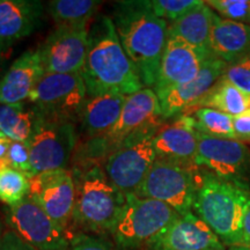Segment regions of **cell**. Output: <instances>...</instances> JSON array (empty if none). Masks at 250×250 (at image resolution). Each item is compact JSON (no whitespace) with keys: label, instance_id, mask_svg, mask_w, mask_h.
Returning <instances> with one entry per match:
<instances>
[{"label":"cell","instance_id":"obj_1","mask_svg":"<svg viewBox=\"0 0 250 250\" xmlns=\"http://www.w3.org/2000/svg\"><path fill=\"white\" fill-rule=\"evenodd\" d=\"M110 18L143 86L153 89L167 45L168 22L156 17L147 0L115 2Z\"/></svg>","mask_w":250,"mask_h":250},{"label":"cell","instance_id":"obj_2","mask_svg":"<svg viewBox=\"0 0 250 250\" xmlns=\"http://www.w3.org/2000/svg\"><path fill=\"white\" fill-rule=\"evenodd\" d=\"M87 98L107 93L129 96L145 88L124 51L111 18L100 15L88 33V50L83 72Z\"/></svg>","mask_w":250,"mask_h":250},{"label":"cell","instance_id":"obj_3","mask_svg":"<svg viewBox=\"0 0 250 250\" xmlns=\"http://www.w3.org/2000/svg\"><path fill=\"white\" fill-rule=\"evenodd\" d=\"M192 208L224 245L241 246L243 221L250 210L248 184L202 173Z\"/></svg>","mask_w":250,"mask_h":250},{"label":"cell","instance_id":"obj_4","mask_svg":"<svg viewBox=\"0 0 250 250\" xmlns=\"http://www.w3.org/2000/svg\"><path fill=\"white\" fill-rule=\"evenodd\" d=\"M76 205L72 220L94 233H110L116 226L126 197L110 182L102 166L83 165L72 171Z\"/></svg>","mask_w":250,"mask_h":250},{"label":"cell","instance_id":"obj_5","mask_svg":"<svg viewBox=\"0 0 250 250\" xmlns=\"http://www.w3.org/2000/svg\"><path fill=\"white\" fill-rule=\"evenodd\" d=\"M160 100L152 88H143L126 96L116 125L105 137L89 139L85 145L83 165L98 164L122 146L153 137L161 124Z\"/></svg>","mask_w":250,"mask_h":250},{"label":"cell","instance_id":"obj_6","mask_svg":"<svg viewBox=\"0 0 250 250\" xmlns=\"http://www.w3.org/2000/svg\"><path fill=\"white\" fill-rule=\"evenodd\" d=\"M125 197L126 202L111 232L116 246L124 250L147 245L180 215L169 205L155 199L134 193Z\"/></svg>","mask_w":250,"mask_h":250},{"label":"cell","instance_id":"obj_7","mask_svg":"<svg viewBox=\"0 0 250 250\" xmlns=\"http://www.w3.org/2000/svg\"><path fill=\"white\" fill-rule=\"evenodd\" d=\"M198 169L156 159L136 195L165 203L181 215L189 213L201 181Z\"/></svg>","mask_w":250,"mask_h":250},{"label":"cell","instance_id":"obj_8","mask_svg":"<svg viewBox=\"0 0 250 250\" xmlns=\"http://www.w3.org/2000/svg\"><path fill=\"white\" fill-rule=\"evenodd\" d=\"M86 100L81 73H43L28 101L41 117L76 123Z\"/></svg>","mask_w":250,"mask_h":250},{"label":"cell","instance_id":"obj_9","mask_svg":"<svg viewBox=\"0 0 250 250\" xmlns=\"http://www.w3.org/2000/svg\"><path fill=\"white\" fill-rule=\"evenodd\" d=\"M77 138L76 124L72 122L40 116L33 137L28 143L34 175L67 169Z\"/></svg>","mask_w":250,"mask_h":250},{"label":"cell","instance_id":"obj_10","mask_svg":"<svg viewBox=\"0 0 250 250\" xmlns=\"http://www.w3.org/2000/svg\"><path fill=\"white\" fill-rule=\"evenodd\" d=\"M6 220L13 232L36 250H67L73 236L30 197L8 206Z\"/></svg>","mask_w":250,"mask_h":250},{"label":"cell","instance_id":"obj_11","mask_svg":"<svg viewBox=\"0 0 250 250\" xmlns=\"http://www.w3.org/2000/svg\"><path fill=\"white\" fill-rule=\"evenodd\" d=\"M87 27L57 26L37 49L44 73H81L88 50Z\"/></svg>","mask_w":250,"mask_h":250},{"label":"cell","instance_id":"obj_12","mask_svg":"<svg viewBox=\"0 0 250 250\" xmlns=\"http://www.w3.org/2000/svg\"><path fill=\"white\" fill-rule=\"evenodd\" d=\"M28 197L68 232V224L76 205V183L71 170L58 169L35 174L29 179Z\"/></svg>","mask_w":250,"mask_h":250},{"label":"cell","instance_id":"obj_13","mask_svg":"<svg viewBox=\"0 0 250 250\" xmlns=\"http://www.w3.org/2000/svg\"><path fill=\"white\" fill-rule=\"evenodd\" d=\"M196 165L208 168L220 179L247 184L243 179L250 171V149L240 140L198 132Z\"/></svg>","mask_w":250,"mask_h":250},{"label":"cell","instance_id":"obj_14","mask_svg":"<svg viewBox=\"0 0 250 250\" xmlns=\"http://www.w3.org/2000/svg\"><path fill=\"white\" fill-rule=\"evenodd\" d=\"M152 138L122 146L112 152L103 164L108 179L125 196L136 195L158 159Z\"/></svg>","mask_w":250,"mask_h":250},{"label":"cell","instance_id":"obj_15","mask_svg":"<svg viewBox=\"0 0 250 250\" xmlns=\"http://www.w3.org/2000/svg\"><path fill=\"white\" fill-rule=\"evenodd\" d=\"M211 56L203 54L182 41L168 37L154 86L158 98H162L175 87L192 80Z\"/></svg>","mask_w":250,"mask_h":250},{"label":"cell","instance_id":"obj_16","mask_svg":"<svg viewBox=\"0 0 250 250\" xmlns=\"http://www.w3.org/2000/svg\"><path fill=\"white\" fill-rule=\"evenodd\" d=\"M148 250H211L225 248L213 230L195 213L179 215L147 245Z\"/></svg>","mask_w":250,"mask_h":250},{"label":"cell","instance_id":"obj_17","mask_svg":"<svg viewBox=\"0 0 250 250\" xmlns=\"http://www.w3.org/2000/svg\"><path fill=\"white\" fill-rule=\"evenodd\" d=\"M227 65V62L212 55L206 59L202 70L192 80L175 87L159 99L164 120L176 116L201 101L223 77Z\"/></svg>","mask_w":250,"mask_h":250},{"label":"cell","instance_id":"obj_18","mask_svg":"<svg viewBox=\"0 0 250 250\" xmlns=\"http://www.w3.org/2000/svg\"><path fill=\"white\" fill-rule=\"evenodd\" d=\"M152 142L158 159L187 167H198L196 165L198 131L193 127L192 118L189 115L177 117L173 124L159 129Z\"/></svg>","mask_w":250,"mask_h":250},{"label":"cell","instance_id":"obj_19","mask_svg":"<svg viewBox=\"0 0 250 250\" xmlns=\"http://www.w3.org/2000/svg\"><path fill=\"white\" fill-rule=\"evenodd\" d=\"M43 73L39 51L23 52L0 80V104L23 103Z\"/></svg>","mask_w":250,"mask_h":250},{"label":"cell","instance_id":"obj_20","mask_svg":"<svg viewBox=\"0 0 250 250\" xmlns=\"http://www.w3.org/2000/svg\"><path fill=\"white\" fill-rule=\"evenodd\" d=\"M43 4L37 0H0V41L4 44L27 37L42 24Z\"/></svg>","mask_w":250,"mask_h":250},{"label":"cell","instance_id":"obj_21","mask_svg":"<svg viewBox=\"0 0 250 250\" xmlns=\"http://www.w3.org/2000/svg\"><path fill=\"white\" fill-rule=\"evenodd\" d=\"M126 96L107 93L87 98L80 114V129L87 139L102 138L112 130L123 110Z\"/></svg>","mask_w":250,"mask_h":250},{"label":"cell","instance_id":"obj_22","mask_svg":"<svg viewBox=\"0 0 250 250\" xmlns=\"http://www.w3.org/2000/svg\"><path fill=\"white\" fill-rule=\"evenodd\" d=\"M210 51L227 64L250 55V26L213 13Z\"/></svg>","mask_w":250,"mask_h":250},{"label":"cell","instance_id":"obj_23","mask_svg":"<svg viewBox=\"0 0 250 250\" xmlns=\"http://www.w3.org/2000/svg\"><path fill=\"white\" fill-rule=\"evenodd\" d=\"M213 13L214 12L205 4V1H201V4L182 18L168 24V37L182 41L203 54L212 55L210 36Z\"/></svg>","mask_w":250,"mask_h":250},{"label":"cell","instance_id":"obj_24","mask_svg":"<svg viewBox=\"0 0 250 250\" xmlns=\"http://www.w3.org/2000/svg\"><path fill=\"white\" fill-rule=\"evenodd\" d=\"M201 108L215 109V110L235 117L250 111V96L237 89L221 77L201 101L186 110L189 111V114L187 115H190Z\"/></svg>","mask_w":250,"mask_h":250},{"label":"cell","instance_id":"obj_25","mask_svg":"<svg viewBox=\"0 0 250 250\" xmlns=\"http://www.w3.org/2000/svg\"><path fill=\"white\" fill-rule=\"evenodd\" d=\"M39 114L23 103L0 104V132L11 140L29 143L39 122Z\"/></svg>","mask_w":250,"mask_h":250},{"label":"cell","instance_id":"obj_26","mask_svg":"<svg viewBox=\"0 0 250 250\" xmlns=\"http://www.w3.org/2000/svg\"><path fill=\"white\" fill-rule=\"evenodd\" d=\"M100 4L96 0H52L46 9L57 26L87 27Z\"/></svg>","mask_w":250,"mask_h":250},{"label":"cell","instance_id":"obj_27","mask_svg":"<svg viewBox=\"0 0 250 250\" xmlns=\"http://www.w3.org/2000/svg\"><path fill=\"white\" fill-rule=\"evenodd\" d=\"M193 127L198 132L218 138L236 139L233 129V117L211 108L197 109L189 115Z\"/></svg>","mask_w":250,"mask_h":250},{"label":"cell","instance_id":"obj_28","mask_svg":"<svg viewBox=\"0 0 250 250\" xmlns=\"http://www.w3.org/2000/svg\"><path fill=\"white\" fill-rule=\"evenodd\" d=\"M29 193V177L14 168L0 171V201L13 206Z\"/></svg>","mask_w":250,"mask_h":250},{"label":"cell","instance_id":"obj_29","mask_svg":"<svg viewBox=\"0 0 250 250\" xmlns=\"http://www.w3.org/2000/svg\"><path fill=\"white\" fill-rule=\"evenodd\" d=\"M205 4L219 17L250 26V0H208Z\"/></svg>","mask_w":250,"mask_h":250},{"label":"cell","instance_id":"obj_30","mask_svg":"<svg viewBox=\"0 0 250 250\" xmlns=\"http://www.w3.org/2000/svg\"><path fill=\"white\" fill-rule=\"evenodd\" d=\"M199 4H201L199 0H151L149 1L152 11L156 17L167 21L168 23L182 18Z\"/></svg>","mask_w":250,"mask_h":250},{"label":"cell","instance_id":"obj_31","mask_svg":"<svg viewBox=\"0 0 250 250\" xmlns=\"http://www.w3.org/2000/svg\"><path fill=\"white\" fill-rule=\"evenodd\" d=\"M223 78L250 96V55L228 64Z\"/></svg>","mask_w":250,"mask_h":250},{"label":"cell","instance_id":"obj_32","mask_svg":"<svg viewBox=\"0 0 250 250\" xmlns=\"http://www.w3.org/2000/svg\"><path fill=\"white\" fill-rule=\"evenodd\" d=\"M7 160L11 168H14V169L21 171V173L26 174L29 179L31 176H34L28 144L12 140L7 153Z\"/></svg>","mask_w":250,"mask_h":250},{"label":"cell","instance_id":"obj_33","mask_svg":"<svg viewBox=\"0 0 250 250\" xmlns=\"http://www.w3.org/2000/svg\"><path fill=\"white\" fill-rule=\"evenodd\" d=\"M67 250H124L108 242L102 237H95L85 233L76 234L71 237Z\"/></svg>","mask_w":250,"mask_h":250},{"label":"cell","instance_id":"obj_34","mask_svg":"<svg viewBox=\"0 0 250 250\" xmlns=\"http://www.w3.org/2000/svg\"><path fill=\"white\" fill-rule=\"evenodd\" d=\"M0 250H36L34 247L21 239L17 233L12 229L5 230L2 234L1 242H0Z\"/></svg>","mask_w":250,"mask_h":250},{"label":"cell","instance_id":"obj_35","mask_svg":"<svg viewBox=\"0 0 250 250\" xmlns=\"http://www.w3.org/2000/svg\"><path fill=\"white\" fill-rule=\"evenodd\" d=\"M233 129L236 140L250 142V111L233 117Z\"/></svg>","mask_w":250,"mask_h":250},{"label":"cell","instance_id":"obj_36","mask_svg":"<svg viewBox=\"0 0 250 250\" xmlns=\"http://www.w3.org/2000/svg\"><path fill=\"white\" fill-rule=\"evenodd\" d=\"M241 246L250 247V210L247 213L245 221H243V229H242V240Z\"/></svg>","mask_w":250,"mask_h":250},{"label":"cell","instance_id":"obj_37","mask_svg":"<svg viewBox=\"0 0 250 250\" xmlns=\"http://www.w3.org/2000/svg\"><path fill=\"white\" fill-rule=\"evenodd\" d=\"M12 140L6 137L5 134H0V159L7 158V153L9 145H11Z\"/></svg>","mask_w":250,"mask_h":250},{"label":"cell","instance_id":"obj_38","mask_svg":"<svg viewBox=\"0 0 250 250\" xmlns=\"http://www.w3.org/2000/svg\"><path fill=\"white\" fill-rule=\"evenodd\" d=\"M227 250H250V247H248V246H233V247H229Z\"/></svg>","mask_w":250,"mask_h":250},{"label":"cell","instance_id":"obj_39","mask_svg":"<svg viewBox=\"0 0 250 250\" xmlns=\"http://www.w3.org/2000/svg\"><path fill=\"white\" fill-rule=\"evenodd\" d=\"M6 48V44L0 41V66H1V62H2V52H4V50Z\"/></svg>","mask_w":250,"mask_h":250},{"label":"cell","instance_id":"obj_40","mask_svg":"<svg viewBox=\"0 0 250 250\" xmlns=\"http://www.w3.org/2000/svg\"><path fill=\"white\" fill-rule=\"evenodd\" d=\"M2 234H4V232H2V221H1V219H0V242H1Z\"/></svg>","mask_w":250,"mask_h":250},{"label":"cell","instance_id":"obj_41","mask_svg":"<svg viewBox=\"0 0 250 250\" xmlns=\"http://www.w3.org/2000/svg\"><path fill=\"white\" fill-rule=\"evenodd\" d=\"M211 250H227V249H225V248H220V249H211Z\"/></svg>","mask_w":250,"mask_h":250},{"label":"cell","instance_id":"obj_42","mask_svg":"<svg viewBox=\"0 0 250 250\" xmlns=\"http://www.w3.org/2000/svg\"><path fill=\"white\" fill-rule=\"evenodd\" d=\"M0 134H1V132H0Z\"/></svg>","mask_w":250,"mask_h":250}]
</instances>
